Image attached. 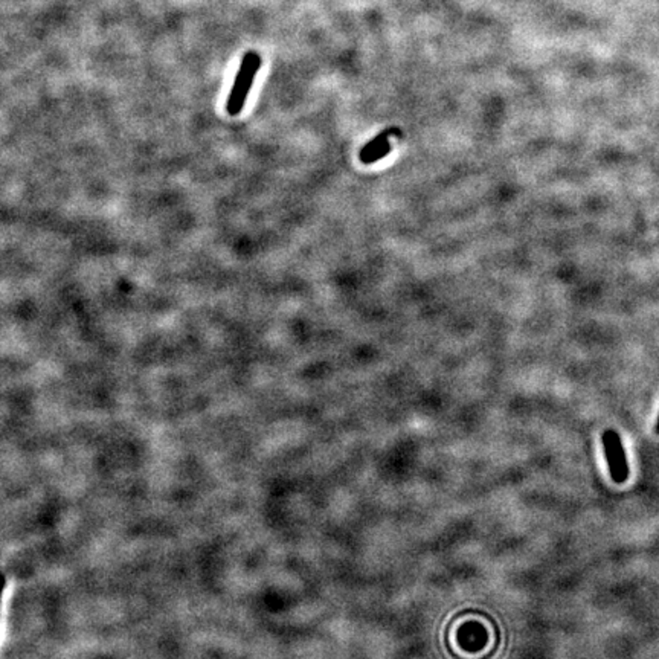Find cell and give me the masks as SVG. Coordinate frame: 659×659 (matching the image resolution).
<instances>
[{
	"instance_id": "6da1fadb",
	"label": "cell",
	"mask_w": 659,
	"mask_h": 659,
	"mask_svg": "<svg viewBox=\"0 0 659 659\" xmlns=\"http://www.w3.org/2000/svg\"><path fill=\"white\" fill-rule=\"evenodd\" d=\"M261 68V57L260 55L249 51L246 54L243 55L241 60L240 70L237 72L236 81L232 86L231 94L227 98V114L231 116H237L240 114L245 104H246L247 97L252 89V84L255 79L256 72Z\"/></svg>"
},
{
	"instance_id": "7a4b0ae2",
	"label": "cell",
	"mask_w": 659,
	"mask_h": 659,
	"mask_svg": "<svg viewBox=\"0 0 659 659\" xmlns=\"http://www.w3.org/2000/svg\"><path fill=\"white\" fill-rule=\"evenodd\" d=\"M601 440H603L606 461L609 466L610 478L617 484H623L629 478V463H627V457H626L621 437L615 431L609 429V431L603 433Z\"/></svg>"
},
{
	"instance_id": "3957f363",
	"label": "cell",
	"mask_w": 659,
	"mask_h": 659,
	"mask_svg": "<svg viewBox=\"0 0 659 659\" xmlns=\"http://www.w3.org/2000/svg\"><path fill=\"white\" fill-rule=\"evenodd\" d=\"M394 134H397V130H385V132H382V134L377 135L373 141H369L367 145H365L364 148H362V152H360L359 156H364V154H368V153L375 152V150H377V148L385 147V145H388L389 139L393 138Z\"/></svg>"
},
{
	"instance_id": "277c9868",
	"label": "cell",
	"mask_w": 659,
	"mask_h": 659,
	"mask_svg": "<svg viewBox=\"0 0 659 659\" xmlns=\"http://www.w3.org/2000/svg\"><path fill=\"white\" fill-rule=\"evenodd\" d=\"M654 431H656V433L659 435V415L658 420H656V426H654Z\"/></svg>"
}]
</instances>
